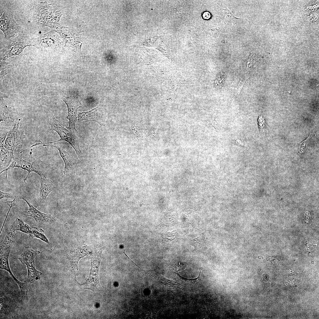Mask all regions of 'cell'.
Listing matches in <instances>:
<instances>
[{"label":"cell","mask_w":319,"mask_h":319,"mask_svg":"<svg viewBox=\"0 0 319 319\" xmlns=\"http://www.w3.org/2000/svg\"><path fill=\"white\" fill-rule=\"evenodd\" d=\"M26 149L19 153L14 154L13 160L9 167L0 172V174H1L6 171V180L7 178L8 170L14 167L21 168L28 171L27 175L23 179L26 184L28 177L32 172L37 173L40 178H47V173L51 168L50 165L34 157L30 152L28 153Z\"/></svg>","instance_id":"6da1fadb"},{"label":"cell","mask_w":319,"mask_h":319,"mask_svg":"<svg viewBox=\"0 0 319 319\" xmlns=\"http://www.w3.org/2000/svg\"><path fill=\"white\" fill-rule=\"evenodd\" d=\"M62 15L61 10L46 1L40 2L33 7L32 17L33 21L41 26L49 27L59 22Z\"/></svg>","instance_id":"7a4b0ae2"},{"label":"cell","mask_w":319,"mask_h":319,"mask_svg":"<svg viewBox=\"0 0 319 319\" xmlns=\"http://www.w3.org/2000/svg\"><path fill=\"white\" fill-rule=\"evenodd\" d=\"M49 124L51 130L56 132L60 139L53 142L65 141L67 142L74 149L79 158H82V154L79 147L80 142L76 130L66 128L52 114L50 117Z\"/></svg>","instance_id":"3957f363"},{"label":"cell","mask_w":319,"mask_h":319,"mask_svg":"<svg viewBox=\"0 0 319 319\" xmlns=\"http://www.w3.org/2000/svg\"><path fill=\"white\" fill-rule=\"evenodd\" d=\"M102 252L101 250L97 248L90 255L91 267L89 277L83 284L77 282L81 289H89L96 292L100 291L101 286L99 279V268Z\"/></svg>","instance_id":"277c9868"},{"label":"cell","mask_w":319,"mask_h":319,"mask_svg":"<svg viewBox=\"0 0 319 319\" xmlns=\"http://www.w3.org/2000/svg\"><path fill=\"white\" fill-rule=\"evenodd\" d=\"M20 33L0 50V60L5 61L12 56H19L26 47L32 46V37Z\"/></svg>","instance_id":"5b68a950"},{"label":"cell","mask_w":319,"mask_h":319,"mask_svg":"<svg viewBox=\"0 0 319 319\" xmlns=\"http://www.w3.org/2000/svg\"><path fill=\"white\" fill-rule=\"evenodd\" d=\"M32 46L42 50L51 49L63 46L64 42L58 33L51 30L37 38L32 37Z\"/></svg>","instance_id":"8992f818"},{"label":"cell","mask_w":319,"mask_h":319,"mask_svg":"<svg viewBox=\"0 0 319 319\" xmlns=\"http://www.w3.org/2000/svg\"><path fill=\"white\" fill-rule=\"evenodd\" d=\"M21 27L14 19L12 12L8 9L4 10L0 18V29L4 35V38L10 39L17 34H19Z\"/></svg>","instance_id":"52a82bcc"},{"label":"cell","mask_w":319,"mask_h":319,"mask_svg":"<svg viewBox=\"0 0 319 319\" xmlns=\"http://www.w3.org/2000/svg\"><path fill=\"white\" fill-rule=\"evenodd\" d=\"M62 100L67 108L68 115L67 118L69 120V124L68 129L76 130L75 124L77 118L78 119L77 111L82 107V102L78 97L74 96L64 97Z\"/></svg>","instance_id":"ba28073f"},{"label":"cell","mask_w":319,"mask_h":319,"mask_svg":"<svg viewBox=\"0 0 319 319\" xmlns=\"http://www.w3.org/2000/svg\"><path fill=\"white\" fill-rule=\"evenodd\" d=\"M25 138L23 131L19 128V121L9 131L4 147L14 152L22 143Z\"/></svg>","instance_id":"9c48e42d"},{"label":"cell","mask_w":319,"mask_h":319,"mask_svg":"<svg viewBox=\"0 0 319 319\" xmlns=\"http://www.w3.org/2000/svg\"><path fill=\"white\" fill-rule=\"evenodd\" d=\"M39 144H43L42 146H50L56 148L59 151L60 156L64 161L65 167L63 171L64 175H68L74 171L75 163L70 152L63 146L59 141H53L49 142H40Z\"/></svg>","instance_id":"30bf717a"},{"label":"cell","mask_w":319,"mask_h":319,"mask_svg":"<svg viewBox=\"0 0 319 319\" xmlns=\"http://www.w3.org/2000/svg\"><path fill=\"white\" fill-rule=\"evenodd\" d=\"M0 128L11 129L19 122L18 112L15 108L5 104L0 105Z\"/></svg>","instance_id":"8fae6325"},{"label":"cell","mask_w":319,"mask_h":319,"mask_svg":"<svg viewBox=\"0 0 319 319\" xmlns=\"http://www.w3.org/2000/svg\"><path fill=\"white\" fill-rule=\"evenodd\" d=\"M77 115L79 122L84 121L86 122L94 121L101 126H104L105 123L103 110L101 104L88 111L78 112Z\"/></svg>","instance_id":"7c38bea8"},{"label":"cell","mask_w":319,"mask_h":319,"mask_svg":"<svg viewBox=\"0 0 319 319\" xmlns=\"http://www.w3.org/2000/svg\"><path fill=\"white\" fill-rule=\"evenodd\" d=\"M9 252L6 251L3 254L0 255V268L5 270L9 273L10 275L18 285L22 298L25 300H27L28 299V292L31 284L26 281L24 282H22L15 277L11 270L9 266Z\"/></svg>","instance_id":"4fadbf2b"},{"label":"cell","mask_w":319,"mask_h":319,"mask_svg":"<svg viewBox=\"0 0 319 319\" xmlns=\"http://www.w3.org/2000/svg\"><path fill=\"white\" fill-rule=\"evenodd\" d=\"M19 198L25 201L29 206L28 210L23 211L24 215L33 218L37 224L40 225L55 221V219L51 215L43 213L38 210L30 204L25 197L20 196Z\"/></svg>","instance_id":"5bb4252c"},{"label":"cell","mask_w":319,"mask_h":319,"mask_svg":"<svg viewBox=\"0 0 319 319\" xmlns=\"http://www.w3.org/2000/svg\"><path fill=\"white\" fill-rule=\"evenodd\" d=\"M40 183L39 193L37 200L39 204H42L55 188L56 185L53 180L47 178H40Z\"/></svg>","instance_id":"9a60e30c"},{"label":"cell","mask_w":319,"mask_h":319,"mask_svg":"<svg viewBox=\"0 0 319 319\" xmlns=\"http://www.w3.org/2000/svg\"><path fill=\"white\" fill-rule=\"evenodd\" d=\"M89 252L87 247L85 245L79 246L73 252L70 256V262L71 268L74 271L75 279L78 272V263L81 258L89 253Z\"/></svg>","instance_id":"2e32d148"},{"label":"cell","mask_w":319,"mask_h":319,"mask_svg":"<svg viewBox=\"0 0 319 319\" xmlns=\"http://www.w3.org/2000/svg\"><path fill=\"white\" fill-rule=\"evenodd\" d=\"M14 156V152L4 147L0 148V167L2 171L7 168L12 162Z\"/></svg>","instance_id":"e0dca14e"},{"label":"cell","mask_w":319,"mask_h":319,"mask_svg":"<svg viewBox=\"0 0 319 319\" xmlns=\"http://www.w3.org/2000/svg\"><path fill=\"white\" fill-rule=\"evenodd\" d=\"M15 231L10 227L3 237L0 242V255L3 254L8 249L10 248V246L16 237Z\"/></svg>","instance_id":"ac0fdd59"},{"label":"cell","mask_w":319,"mask_h":319,"mask_svg":"<svg viewBox=\"0 0 319 319\" xmlns=\"http://www.w3.org/2000/svg\"><path fill=\"white\" fill-rule=\"evenodd\" d=\"M148 275L154 280L165 285L166 287L174 289H182L180 285L173 280L167 279L155 272H149Z\"/></svg>","instance_id":"d6986e66"},{"label":"cell","mask_w":319,"mask_h":319,"mask_svg":"<svg viewBox=\"0 0 319 319\" xmlns=\"http://www.w3.org/2000/svg\"><path fill=\"white\" fill-rule=\"evenodd\" d=\"M40 253L39 251L33 250L30 247L26 246L18 259L23 265L28 263H34L35 257Z\"/></svg>","instance_id":"ffe728a7"},{"label":"cell","mask_w":319,"mask_h":319,"mask_svg":"<svg viewBox=\"0 0 319 319\" xmlns=\"http://www.w3.org/2000/svg\"><path fill=\"white\" fill-rule=\"evenodd\" d=\"M10 227L15 231H20L28 234L30 237L33 227L30 226L22 219L17 218L11 225Z\"/></svg>","instance_id":"44dd1931"},{"label":"cell","mask_w":319,"mask_h":319,"mask_svg":"<svg viewBox=\"0 0 319 319\" xmlns=\"http://www.w3.org/2000/svg\"><path fill=\"white\" fill-rule=\"evenodd\" d=\"M25 265L27 266L28 272L26 281L31 284L40 279V276L42 274L36 269L34 263H28Z\"/></svg>","instance_id":"7402d4cb"},{"label":"cell","mask_w":319,"mask_h":319,"mask_svg":"<svg viewBox=\"0 0 319 319\" xmlns=\"http://www.w3.org/2000/svg\"><path fill=\"white\" fill-rule=\"evenodd\" d=\"M36 238L49 244V241L45 235L44 231L41 229H38L36 227H33L30 237Z\"/></svg>","instance_id":"603a6c76"},{"label":"cell","mask_w":319,"mask_h":319,"mask_svg":"<svg viewBox=\"0 0 319 319\" xmlns=\"http://www.w3.org/2000/svg\"><path fill=\"white\" fill-rule=\"evenodd\" d=\"M0 82H2L6 75L10 70V67L9 64L5 61L0 60Z\"/></svg>","instance_id":"cb8c5ba5"},{"label":"cell","mask_w":319,"mask_h":319,"mask_svg":"<svg viewBox=\"0 0 319 319\" xmlns=\"http://www.w3.org/2000/svg\"><path fill=\"white\" fill-rule=\"evenodd\" d=\"M229 141L238 147H244L245 143L243 139L238 136L233 135L230 136L229 139Z\"/></svg>","instance_id":"d4e9b609"},{"label":"cell","mask_w":319,"mask_h":319,"mask_svg":"<svg viewBox=\"0 0 319 319\" xmlns=\"http://www.w3.org/2000/svg\"><path fill=\"white\" fill-rule=\"evenodd\" d=\"M186 263L184 261L177 262L172 267H170V270L173 273L176 274L180 271L184 270L186 267Z\"/></svg>","instance_id":"484cf974"},{"label":"cell","mask_w":319,"mask_h":319,"mask_svg":"<svg viewBox=\"0 0 319 319\" xmlns=\"http://www.w3.org/2000/svg\"><path fill=\"white\" fill-rule=\"evenodd\" d=\"M258 124L260 132L265 134L266 132V122L265 119L262 116H260L258 120Z\"/></svg>","instance_id":"4316f807"},{"label":"cell","mask_w":319,"mask_h":319,"mask_svg":"<svg viewBox=\"0 0 319 319\" xmlns=\"http://www.w3.org/2000/svg\"><path fill=\"white\" fill-rule=\"evenodd\" d=\"M9 130L4 128H0V148L4 147V143Z\"/></svg>","instance_id":"83f0119b"},{"label":"cell","mask_w":319,"mask_h":319,"mask_svg":"<svg viewBox=\"0 0 319 319\" xmlns=\"http://www.w3.org/2000/svg\"><path fill=\"white\" fill-rule=\"evenodd\" d=\"M223 12L224 13V16L225 18L230 21H232L235 18L233 14L230 12L228 8L222 9Z\"/></svg>","instance_id":"f1b7e54d"},{"label":"cell","mask_w":319,"mask_h":319,"mask_svg":"<svg viewBox=\"0 0 319 319\" xmlns=\"http://www.w3.org/2000/svg\"><path fill=\"white\" fill-rule=\"evenodd\" d=\"M201 272V270L200 271V272L198 276L195 279H190L186 278L181 276L180 274H179L178 273H177L176 275L181 279L185 281L186 282L190 283L192 284H194L196 282L199 281L200 279V274Z\"/></svg>","instance_id":"f546056e"},{"label":"cell","mask_w":319,"mask_h":319,"mask_svg":"<svg viewBox=\"0 0 319 319\" xmlns=\"http://www.w3.org/2000/svg\"><path fill=\"white\" fill-rule=\"evenodd\" d=\"M224 77V75L222 72L218 76L215 80V86L217 88H219L222 87Z\"/></svg>","instance_id":"4dcf8cb0"},{"label":"cell","mask_w":319,"mask_h":319,"mask_svg":"<svg viewBox=\"0 0 319 319\" xmlns=\"http://www.w3.org/2000/svg\"><path fill=\"white\" fill-rule=\"evenodd\" d=\"M247 79H243L241 78L239 81L237 85V89L235 94V96L237 98L239 97L240 93Z\"/></svg>","instance_id":"1f68e13d"},{"label":"cell","mask_w":319,"mask_h":319,"mask_svg":"<svg viewBox=\"0 0 319 319\" xmlns=\"http://www.w3.org/2000/svg\"><path fill=\"white\" fill-rule=\"evenodd\" d=\"M311 137L310 135L306 140L301 143L300 144L299 147L300 152L302 153L305 149L308 143L309 142L310 139Z\"/></svg>","instance_id":"d6a6232c"},{"label":"cell","mask_w":319,"mask_h":319,"mask_svg":"<svg viewBox=\"0 0 319 319\" xmlns=\"http://www.w3.org/2000/svg\"><path fill=\"white\" fill-rule=\"evenodd\" d=\"M13 194L3 192L0 190V200L4 198H16Z\"/></svg>","instance_id":"836d02e7"},{"label":"cell","mask_w":319,"mask_h":319,"mask_svg":"<svg viewBox=\"0 0 319 319\" xmlns=\"http://www.w3.org/2000/svg\"><path fill=\"white\" fill-rule=\"evenodd\" d=\"M202 16L204 19H209L211 17V14L209 12L205 11L203 13Z\"/></svg>","instance_id":"e575fe53"}]
</instances>
